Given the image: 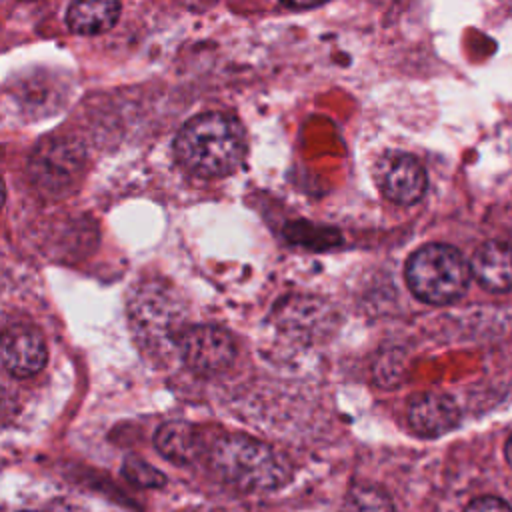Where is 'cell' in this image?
<instances>
[{
    "label": "cell",
    "mask_w": 512,
    "mask_h": 512,
    "mask_svg": "<svg viewBox=\"0 0 512 512\" xmlns=\"http://www.w3.org/2000/svg\"><path fill=\"white\" fill-rule=\"evenodd\" d=\"M154 444L158 452L176 464H190L202 450L198 430L182 420H170L156 430Z\"/></svg>",
    "instance_id": "cell-11"
},
{
    "label": "cell",
    "mask_w": 512,
    "mask_h": 512,
    "mask_svg": "<svg viewBox=\"0 0 512 512\" xmlns=\"http://www.w3.org/2000/svg\"><path fill=\"white\" fill-rule=\"evenodd\" d=\"M176 348L188 368L206 376L224 372L236 356L232 334L214 324L188 326Z\"/></svg>",
    "instance_id": "cell-6"
},
{
    "label": "cell",
    "mask_w": 512,
    "mask_h": 512,
    "mask_svg": "<svg viewBox=\"0 0 512 512\" xmlns=\"http://www.w3.org/2000/svg\"><path fill=\"white\" fill-rule=\"evenodd\" d=\"M24 512H30V510H24Z\"/></svg>",
    "instance_id": "cell-17"
},
{
    "label": "cell",
    "mask_w": 512,
    "mask_h": 512,
    "mask_svg": "<svg viewBox=\"0 0 512 512\" xmlns=\"http://www.w3.org/2000/svg\"><path fill=\"white\" fill-rule=\"evenodd\" d=\"M214 470L244 492L274 490L288 480L282 458L264 442L246 434H228L210 450Z\"/></svg>",
    "instance_id": "cell-2"
},
{
    "label": "cell",
    "mask_w": 512,
    "mask_h": 512,
    "mask_svg": "<svg viewBox=\"0 0 512 512\" xmlns=\"http://www.w3.org/2000/svg\"><path fill=\"white\" fill-rule=\"evenodd\" d=\"M470 264L448 244H426L406 262V282L416 298L428 304L458 300L470 282Z\"/></svg>",
    "instance_id": "cell-3"
},
{
    "label": "cell",
    "mask_w": 512,
    "mask_h": 512,
    "mask_svg": "<svg viewBox=\"0 0 512 512\" xmlns=\"http://www.w3.org/2000/svg\"><path fill=\"white\" fill-rule=\"evenodd\" d=\"M48 350L38 330L14 324L2 336V364L16 378H28L46 364Z\"/></svg>",
    "instance_id": "cell-8"
},
{
    "label": "cell",
    "mask_w": 512,
    "mask_h": 512,
    "mask_svg": "<svg viewBox=\"0 0 512 512\" xmlns=\"http://www.w3.org/2000/svg\"><path fill=\"white\" fill-rule=\"evenodd\" d=\"M84 164L86 152L78 140L70 136H50L32 150L28 174L40 192L62 196L78 184Z\"/></svg>",
    "instance_id": "cell-5"
},
{
    "label": "cell",
    "mask_w": 512,
    "mask_h": 512,
    "mask_svg": "<svg viewBox=\"0 0 512 512\" xmlns=\"http://www.w3.org/2000/svg\"><path fill=\"white\" fill-rule=\"evenodd\" d=\"M128 316L138 338L152 348L164 344L178 346L182 332L188 328L184 326L186 310L178 294L160 282H144L134 290Z\"/></svg>",
    "instance_id": "cell-4"
},
{
    "label": "cell",
    "mask_w": 512,
    "mask_h": 512,
    "mask_svg": "<svg viewBox=\"0 0 512 512\" xmlns=\"http://www.w3.org/2000/svg\"><path fill=\"white\" fill-rule=\"evenodd\" d=\"M120 16V4L112 0L72 2L66 10V22L76 34H100L110 30Z\"/></svg>",
    "instance_id": "cell-12"
},
{
    "label": "cell",
    "mask_w": 512,
    "mask_h": 512,
    "mask_svg": "<svg viewBox=\"0 0 512 512\" xmlns=\"http://www.w3.org/2000/svg\"><path fill=\"white\" fill-rule=\"evenodd\" d=\"M122 474L128 482L142 488H160L166 484V476L140 458H126L122 464Z\"/></svg>",
    "instance_id": "cell-14"
},
{
    "label": "cell",
    "mask_w": 512,
    "mask_h": 512,
    "mask_svg": "<svg viewBox=\"0 0 512 512\" xmlns=\"http://www.w3.org/2000/svg\"><path fill=\"white\" fill-rule=\"evenodd\" d=\"M408 422L412 430L424 438H436L460 422L456 402L442 392H422L410 400Z\"/></svg>",
    "instance_id": "cell-9"
},
{
    "label": "cell",
    "mask_w": 512,
    "mask_h": 512,
    "mask_svg": "<svg viewBox=\"0 0 512 512\" xmlns=\"http://www.w3.org/2000/svg\"><path fill=\"white\" fill-rule=\"evenodd\" d=\"M426 170L422 164L402 152H394L382 160L380 170V186L386 198L396 204H414L426 192Z\"/></svg>",
    "instance_id": "cell-7"
},
{
    "label": "cell",
    "mask_w": 512,
    "mask_h": 512,
    "mask_svg": "<svg viewBox=\"0 0 512 512\" xmlns=\"http://www.w3.org/2000/svg\"><path fill=\"white\" fill-rule=\"evenodd\" d=\"M504 456H506L508 464L512 466V436L508 438V442H506V446H504Z\"/></svg>",
    "instance_id": "cell-16"
},
{
    "label": "cell",
    "mask_w": 512,
    "mask_h": 512,
    "mask_svg": "<svg viewBox=\"0 0 512 512\" xmlns=\"http://www.w3.org/2000/svg\"><path fill=\"white\" fill-rule=\"evenodd\" d=\"M342 512H396V510L390 496L382 488L362 484V486H354L348 492Z\"/></svg>",
    "instance_id": "cell-13"
},
{
    "label": "cell",
    "mask_w": 512,
    "mask_h": 512,
    "mask_svg": "<svg viewBox=\"0 0 512 512\" xmlns=\"http://www.w3.org/2000/svg\"><path fill=\"white\" fill-rule=\"evenodd\" d=\"M176 156L198 176H224L244 158V130L234 116L206 112L188 120L174 142Z\"/></svg>",
    "instance_id": "cell-1"
},
{
    "label": "cell",
    "mask_w": 512,
    "mask_h": 512,
    "mask_svg": "<svg viewBox=\"0 0 512 512\" xmlns=\"http://www.w3.org/2000/svg\"><path fill=\"white\" fill-rule=\"evenodd\" d=\"M470 270L478 284L490 292L512 290V248L496 240L480 244L472 256Z\"/></svg>",
    "instance_id": "cell-10"
},
{
    "label": "cell",
    "mask_w": 512,
    "mask_h": 512,
    "mask_svg": "<svg viewBox=\"0 0 512 512\" xmlns=\"http://www.w3.org/2000/svg\"><path fill=\"white\" fill-rule=\"evenodd\" d=\"M464 512H512V506L498 496H478L466 506Z\"/></svg>",
    "instance_id": "cell-15"
}]
</instances>
